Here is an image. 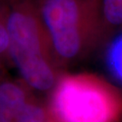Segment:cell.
Instances as JSON below:
<instances>
[{
    "label": "cell",
    "mask_w": 122,
    "mask_h": 122,
    "mask_svg": "<svg viewBox=\"0 0 122 122\" xmlns=\"http://www.w3.org/2000/svg\"><path fill=\"white\" fill-rule=\"evenodd\" d=\"M35 4L62 71L109 39L102 0H35Z\"/></svg>",
    "instance_id": "6da1fadb"
},
{
    "label": "cell",
    "mask_w": 122,
    "mask_h": 122,
    "mask_svg": "<svg viewBox=\"0 0 122 122\" xmlns=\"http://www.w3.org/2000/svg\"><path fill=\"white\" fill-rule=\"evenodd\" d=\"M9 58L20 79L48 94L63 71L40 18L35 0H7Z\"/></svg>",
    "instance_id": "7a4b0ae2"
},
{
    "label": "cell",
    "mask_w": 122,
    "mask_h": 122,
    "mask_svg": "<svg viewBox=\"0 0 122 122\" xmlns=\"http://www.w3.org/2000/svg\"><path fill=\"white\" fill-rule=\"evenodd\" d=\"M48 96L52 122H118L122 118V92L94 73L62 71Z\"/></svg>",
    "instance_id": "3957f363"
},
{
    "label": "cell",
    "mask_w": 122,
    "mask_h": 122,
    "mask_svg": "<svg viewBox=\"0 0 122 122\" xmlns=\"http://www.w3.org/2000/svg\"><path fill=\"white\" fill-rule=\"evenodd\" d=\"M46 103L37 98L25 102H1L0 122H47Z\"/></svg>",
    "instance_id": "277c9868"
},
{
    "label": "cell",
    "mask_w": 122,
    "mask_h": 122,
    "mask_svg": "<svg viewBox=\"0 0 122 122\" xmlns=\"http://www.w3.org/2000/svg\"><path fill=\"white\" fill-rule=\"evenodd\" d=\"M105 63L113 78L122 83V31L115 35L107 44Z\"/></svg>",
    "instance_id": "5b68a950"
},
{
    "label": "cell",
    "mask_w": 122,
    "mask_h": 122,
    "mask_svg": "<svg viewBox=\"0 0 122 122\" xmlns=\"http://www.w3.org/2000/svg\"><path fill=\"white\" fill-rule=\"evenodd\" d=\"M102 13L107 35L122 30V0H102Z\"/></svg>",
    "instance_id": "8992f818"
},
{
    "label": "cell",
    "mask_w": 122,
    "mask_h": 122,
    "mask_svg": "<svg viewBox=\"0 0 122 122\" xmlns=\"http://www.w3.org/2000/svg\"><path fill=\"white\" fill-rule=\"evenodd\" d=\"M11 65L9 58V35L7 25V0H0V69Z\"/></svg>",
    "instance_id": "52a82bcc"
},
{
    "label": "cell",
    "mask_w": 122,
    "mask_h": 122,
    "mask_svg": "<svg viewBox=\"0 0 122 122\" xmlns=\"http://www.w3.org/2000/svg\"><path fill=\"white\" fill-rule=\"evenodd\" d=\"M5 72V70H2V69H0V76L2 75V74L4 73Z\"/></svg>",
    "instance_id": "ba28073f"
},
{
    "label": "cell",
    "mask_w": 122,
    "mask_h": 122,
    "mask_svg": "<svg viewBox=\"0 0 122 122\" xmlns=\"http://www.w3.org/2000/svg\"><path fill=\"white\" fill-rule=\"evenodd\" d=\"M47 122H52V121H51V120H50V119H49V120H48V121H47Z\"/></svg>",
    "instance_id": "9c48e42d"
}]
</instances>
